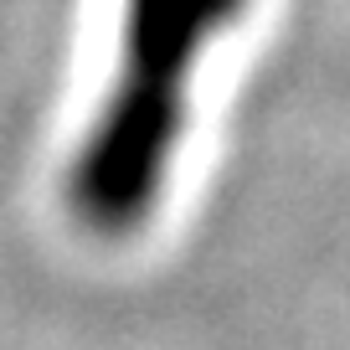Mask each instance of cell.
Segmentation results:
<instances>
[{"label":"cell","instance_id":"cell-1","mask_svg":"<svg viewBox=\"0 0 350 350\" xmlns=\"http://www.w3.org/2000/svg\"><path fill=\"white\" fill-rule=\"evenodd\" d=\"M252 0H124L119 72L67 165V206L103 237H129L170 186L201 52Z\"/></svg>","mask_w":350,"mask_h":350}]
</instances>
